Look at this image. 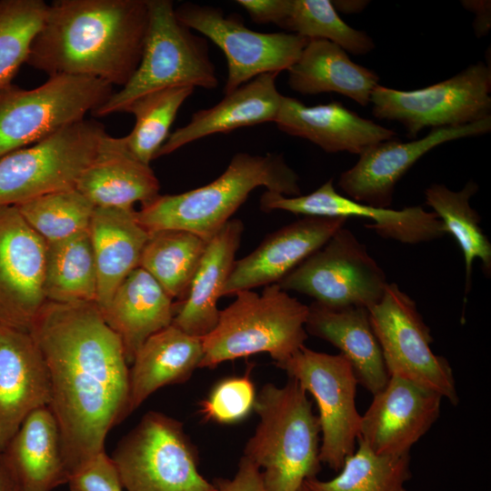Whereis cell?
Returning <instances> with one entry per match:
<instances>
[{
    "instance_id": "6da1fadb",
    "label": "cell",
    "mask_w": 491,
    "mask_h": 491,
    "mask_svg": "<svg viewBox=\"0 0 491 491\" xmlns=\"http://www.w3.org/2000/svg\"><path fill=\"white\" fill-rule=\"evenodd\" d=\"M49 372L51 408L69 476L105 451L129 412V367L95 303L46 301L30 330Z\"/></svg>"
},
{
    "instance_id": "7a4b0ae2",
    "label": "cell",
    "mask_w": 491,
    "mask_h": 491,
    "mask_svg": "<svg viewBox=\"0 0 491 491\" xmlns=\"http://www.w3.org/2000/svg\"><path fill=\"white\" fill-rule=\"evenodd\" d=\"M147 0H55L48 4L26 64L46 73L124 86L141 59Z\"/></svg>"
},
{
    "instance_id": "3957f363",
    "label": "cell",
    "mask_w": 491,
    "mask_h": 491,
    "mask_svg": "<svg viewBox=\"0 0 491 491\" xmlns=\"http://www.w3.org/2000/svg\"><path fill=\"white\" fill-rule=\"evenodd\" d=\"M286 196L301 195L298 175L281 155L235 154L211 183L175 195H159L136 211L148 232L176 229L209 242L257 187Z\"/></svg>"
},
{
    "instance_id": "277c9868",
    "label": "cell",
    "mask_w": 491,
    "mask_h": 491,
    "mask_svg": "<svg viewBox=\"0 0 491 491\" xmlns=\"http://www.w3.org/2000/svg\"><path fill=\"white\" fill-rule=\"evenodd\" d=\"M258 423L244 456L262 472L266 491H299L321 469L320 426L307 393L294 379L256 394Z\"/></svg>"
},
{
    "instance_id": "5b68a950",
    "label": "cell",
    "mask_w": 491,
    "mask_h": 491,
    "mask_svg": "<svg viewBox=\"0 0 491 491\" xmlns=\"http://www.w3.org/2000/svg\"><path fill=\"white\" fill-rule=\"evenodd\" d=\"M308 306L283 290L278 284L262 293L243 290L220 310L215 327L202 337L199 368L267 353L278 367L305 346Z\"/></svg>"
},
{
    "instance_id": "8992f818",
    "label": "cell",
    "mask_w": 491,
    "mask_h": 491,
    "mask_svg": "<svg viewBox=\"0 0 491 491\" xmlns=\"http://www.w3.org/2000/svg\"><path fill=\"white\" fill-rule=\"evenodd\" d=\"M148 25L140 62L128 82L91 114L125 112L136 98L170 87L218 85L207 42L176 17L170 0H147Z\"/></svg>"
},
{
    "instance_id": "52a82bcc",
    "label": "cell",
    "mask_w": 491,
    "mask_h": 491,
    "mask_svg": "<svg viewBox=\"0 0 491 491\" xmlns=\"http://www.w3.org/2000/svg\"><path fill=\"white\" fill-rule=\"evenodd\" d=\"M111 458L125 491H217L199 472L183 424L160 412L145 413Z\"/></svg>"
},
{
    "instance_id": "ba28073f",
    "label": "cell",
    "mask_w": 491,
    "mask_h": 491,
    "mask_svg": "<svg viewBox=\"0 0 491 491\" xmlns=\"http://www.w3.org/2000/svg\"><path fill=\"white\" fill-rule=\"evenodd\" d=\"M105 134L100 123L83 119L0 156V205L75 188Z\"/></svg>"
},
{
    "instance_id": "9c48e42d",
    "label": "cell",
    "mask_w": 491,
    "mask_h": 491,
    "mask_svg": "<svg viewBox=\"0 0 491 491\" xmlns=\"http://www.w3.org/2000/svg\"><path fill=\"white\" fill-rule=\"evenodd\" d=\"M113 92L105 81L71 75L49 76L33 89L0 90V156L85 119Z\"/></svg>"
},
{
    "instance_id": "30bf717a",
    "label": "cell",
    "mask_w": 491,
    "mask_h": 491,
    "mask_svg": "<svg viewBox=\"0 0 491 491\" xmlns=\"http://www.w3.org/2000/svg\"><path fill=\"white\" fill-rule=\"evenodd\" d=\"M368 312L389 376L412 382L456 406L459 396L452 367L432 351L431 331L416 302L396 284L388 283Z\"/></svg>"
},
{
    "instance_id": "8fae6325",
    "label": "cell",
    "mask_w": 491,
    "mask_h": 491,
    "mask_svg": "<svg viewBox=\"0 0 491 491\" xmlns=\"http://www.w3.org/2000/svg\"><path fill=\"white\" fill-rule=\"evenodd\" d=\"M490 94L491 69L479 61L421 89L404 91L378 85L370 103L376 118L400 123L414 138L426 127L457 126L491 116Z\"/></svg>"
},
{
    "instance_id": "7c38bea8",
    "label": "cell",
    "mask_w": 491,
    "mask_h": 491,
    "mask_svg": "<svg viewBox=\"0 0 491 491\" xmlns=\"http://www.w3.org/2000/svg\"><path fill=\"white\" fill-rule=\"evenodd\" d=\"M277 284L325 306L369 309L380 301L388 282L366 246L343 226Z\"/></svg>"
},
{
    "instance_id": "4fadbf2b",
    "label": "cell",
    "mask_w": 491,
    "mask_h": 491,
    "mask_svg": "<svg viewBox=\"0 0 491 491\" xmlns=\"http://www.w3.org/2000/svg\"><path fill=\"white\" fill-rule=\"evenodd\" d=\"M315 399L321 443L319 459L338 472L356 450L361 415L356 406L358 382L349 361L302 346L278 366Z\"/></svg>"
},
{
    "instance_id": "5bb4252c",
    "label": "cell",
    "mask_w": 491,
    "mask_h": 491,
    "mask_svg": "<svg viewBox=\"0 0 491 491\" xmlns=\"http://www.w3.org/2000/svg\"><path fill=\"white\" fill-rule=\"evenodd\" d=\"M175 10L183 25L205 35L225 54V95L260 75L288 70L309 40L292 33L251 30L218 7L184 3Z\"/></svg>"
},
{
    "instance_id": "9a60e30c",
    "label": "cell",
    "mask_w": 491,
    "mask_h": 491,
    "mask_svg": "<svg viewBox=\"0 0 491 491\" xmlns=\"http://www.w3.org/2000/svg\"><path fill=\"white\" fill-rule=\"evenodd\" d=\"M46 242L13 205H0V324L29 332L46 302Z\"/></svg>"
},
{
    "instance_id": "2e32d148",
    "label": "cell",
    "mask_w": 491,
    "mask_h": 491,
    "mask_svg": "<svg viewBox=\"0 0 491 491\" xmlns=\"http://www.w3.org/2000/svg\"><path fill=\"white\" fill-rule=\"evenodd\" d=\"M490 130L488 116L467 125L433 128L423 138L410 142L394 138L379 143L360 154L355 165L340 175L337 185L354 201L389 208L396 183L424 155L444 143Z\"/></svg>"
},
{
    "instance_id": "e0dca14e",
    "label": "cell",
    "mask_w": 491,
    "mask_h": 491,
    "mask_svg": "<svg viewBox=\"0 0 491 491\" xmlns=\"http://www.w3.org/2000/svg\"><path fill=\"white\" fill-rule=\"evenodd\" d=\"M260 209L269 213L283 210L304 216L367 218L373 221L366 227L386 239L416 245L432 241L446 235L445 227L433 212L421 206H408L401 210L374 207L354 201L338 194L333 179L316 190L297 196H286L266 191L260 197Z\"/></svg>"
},
{
    "instance_id": "ac0fdd59",
    "label": "cell",
    "mask_w": 491,
    "mask_h": 491,
    "mask_svg": "<svg viewBox=\"0 0 491 491\" xmlns=\"http://www.w3.org/2000/svg\"><path fill=\"white\" fill-rule=\"evenodd\" d=\"M442 399L412 382L389 376L361 415L357 438L378 455H407L439 417Z\"/></svg>"
},
{
    "instance_id": "d6986e66",
    "label": "cell",
    "mask_w": 491,
    "mask_h": 491,
    "mask_svg": "<svg viewBox=\"0 0 491 491\" xmlns=\"http://www.w3.org/2000/svg\"><path fill=\"white\" fill-rule=\"evenodd\" d=\"M346 221V217L303 216L270 233L250 254L235 261L222 296L277 284Z\"/></svg>"
},
{
    "instance_id": "ffe728a7",
    "label": "cell",
    "mask_w": 491,
    "mask_h": 491,
    "mask_svg": "<svg viewBox=\"0 0 491 491\" xmlns=\"http://www.w3.org/2000/svg\"><path fill=\"white\" fill-rule=\"evenodd\" d=\"M50 401L49 372L34 338L0 324V453L25 418Z\"/></svg>"
},
{
    "instance_id": "44dd1931",
    "label": "cell",
    "mask_w": 491,
    "mask_h": 491,
    "mask_svg": "<svg viewBox=\"0 0 491 491\" xmlns=\"http://www.w3.org/2000/svg\"><path fill=\"white\" fill-rule=\"evenodd\" d=\"M275 123L282 132L306 139L326 153L359 155L397 136L394 130L359 116L337 101L307 106L294 97L284 96Z\"/></svg>"
},
{
    "instance_id": "7402d4cb",
    "label": "cell",
    "mask_w": 491,
    "mask_h": 491,
    "mask_svg": "<svg viewBox=\"0 0 491 491\" xmlns=\"http://www.w3.org/2000/svg\"><path fill=\"white\" fill-rule=\"evenodd\" d=\"M277 75H260L225 94L214 106L194 113L185 125L169 135L156 158L205 136L275 123L284 98L276 87Z\"/></svg>"
},
{
    "instance_id": "603a6c76",
    "label": "cell",
    "mask_w": 491,
    "mask_h": 491,
    "mask_svg": "<svg viewBox=\"0 0 491 491\" xmlns=\"http://www.w3.org/2000/svg\"><path fill=\"white\" fill-rule=\"evenodd\" d=\"M75 189L95 207L133 208L158 196L160 184L150 165L135 157L123 137L108 134L79 177Z\"/></svg>"
},
{
    "instance_id": "cb8c5ba5",
    "label": "cell",
    "mask_w": 491,
    "mask_h": 491,
    "mask_svg": "<svg viewBox=\"0 0 491 491\" xmlns=\"http://www.w3.org/2000/svg\"><path fill=\"white\" fill-rule=\"evenodd\" d=\"M306 330L339 349L351 364L358 385L373 396L386 386L389 375L367 308L328 307L313 302L308 306Z\"/></svg>"
},
{
    "instance_id": "d4e9b609",
    "label": "cell",
    "mask_w": 491,
    "mask_h": 491,
    "mask_svg": "<svg viewBox=\"0 0 491 491\" xmlns=\"http://www.w3.org/2000/svg\"><path fill=\"white\" fill-rule=\"evenodd\" d=\"M244 225L231 219L207 243L185 298L176 303L172 325L185 333L204 337L216 326L217 301L232 271Z\"/></svg>"
},
{
    "instance_id": "484cf974",
    "label": "cell",
    "mask_w": 491,
    "mask_h": 491,
    "mask_svg": "<svg viewBox=\"0 0 491 491\" xmlns=\"http://www.w3.org/2000/svg\"><path fill=\"white\" fill-rule=\"evenodd\" d=\"M100 312L120 338L127 363L131 364L147 338L172 325L176 304L152 276L138 266Z\"/></svg>"
},
{
    "instance_id": "4316f807",
    "label": "cell",
    "mask_w": 491,
    "mask_h": 491,
    "mask_svg": "<svg viewBox=\"0 0 491 491\" xmlns=\"http://www.w3.org/2000/svg\"><path fill=\"white\" fill-rule=\"evenodd\" d=\"M135 213L134 208L95 207L88 232L97 273L95 304L100 310L139 266L149 233L139 224Z\"/></svg>"
},
{
    "instance_id": "83f0119b",
    "label": "cell",
    "mask_w": 491,
    "mask_h": 491,
    "mask_svg": "<svg viewBox=\"0 0 491 491\" xmlns=\"http://www.w3.org/2000/svg\"><path fill=\"white\" fill-rule=\"evenodd\" d=\"M3 453L21 491H52L67 483L59 426L48 406L25 418Z\"/></svg>"
},
{
    "instance_id": "f1b7e54d",
    "label": "cell",
    "mask_w": 491,
    "mask_h": 491,
    "mask_svg": "<svg viewBox=\"0 0 491 491\" xmlns=\"http://www.w3.org/2000/svg\"><path fill=\"white\" fill-rule=\"evenodd\" d=\"M203 355L202 339L174 325L147 338L129 368L130 414L159 388L186 382Z\"/></svg>"
},
{
    "instance_id": "f546056e",
    "label": "cell",
    "mask_w": 491,
    "mask_h": 491,
    "mask_svg": "<svg viewBox=\"0 0 491 491\" xmlns=\"http://www.w3.org/2000/svg\"><path fill=\"white\" fill-rule=\"evenodd\" d=\"M289 87L302 95L337 93L361 106L370 104L379 76L354 63L337 45L309 39L296 63L287 70Z\"/></svg>"
},
{
    "instance_id": "4dcf8cb0",
    "label": "cell",
    "mask_w": 491,
    "mask_h": 491,
    "mask_svg": "<svg viewBox=\"0 0 491 491\" xmlns=\"http://www.w3.org/2000/svg\"><path fill=\"white\" fill-rule=\"evenodd\" d=\"M44 295L54 303H95L97 273L88 230L46 243Z\"/></svg>"
},
{
    "instance_id": "1f68e13d",
    "label": "cell",
    "mask_w": 491,
    "mask_h": 491,
    "mask_svg": "<svg viewBox=\"0 0 491 491\" xmlns=\"http://www.w3.org/2000/svg\"><path fill=\"white\" fill-rule=\"evenodd\" d=\"M478 185L469 180L460 191H453L445 185L434 184L425 190L426 204L442 222L446 233L450 234L460 246L466 269L465 295L471 288L473 264L482 262L486 276L491 274V243L480 226V216L469 200Z\"/></svg>"
},
{
    "instance_id": "d6a6232c",
    "label": "cell",
    "mask_w": 491,
    "mask_h": 491,
    "mask_svg": "<svg viewBox=\"0 0 491 491\" xmlns=\"http://www.w3.org/2000/svg\"><path fill=\"white\" fill-rule=\"evenodd\" d=\"M207 243L184 230L165 229L149 233L139 267L152 276L173 300L181 302Z\"/></svg>"
},
{
    "instance_id": "836d02e7",
    "label": "cell",
    "mask_w": 491,
    "mask_h": 491,
    "mask_svg": "<svg viewBox=\"0 0 491 491\" xmlns=\"http://www.w3.org/2000/svg\"><path fill=\"white\" fill-rule=\"evenodd\" d=\"M358 447L346 456L339 473L329 480L316 477L305 481L309 491H406L411 477L410 456L375 453L361 439Z\"/></svg>"
},
{
    "instance_id": "e575fe53",
    "label": "cell",
    "mask_w": 491,
    "mask_h": 491,
    "mask_svg": "<svg viewBox=\"0 0 491 491\" xmlns=\"http://www.w3.org/2000/svg\"><path fill=\"white\" fill-rule=\"evenodd\" d=\"M194 89L189 86L161 89L136 98L126 107L125 112L133 114L135 123L123 139L135 157L146 165L156 158L178 110Z\"/></svg>"
},
{
    "instance_id": "d590c367",
    "label": "cell",
    "mask_w": 491,
    "mask_h": 491,
    "mask_svg": "<svg viewBox=\"0 0 491 491\" xmlns=\"http://www.w3.org/2000/svg\"><path fill=\"white\" fill-rule=\"evenodd\" d=\"M278 26L306 39L327 40L353 55H366L375 48L366 33L343 21L330 0H289Z\"/></svg>"
},
{
    "instance_id": "8d00e7d4",
    "label": "cell",
    "mask_w": 491,
    "mask_h": 491,
    "mask_svg": "<svg viewBox=\"0 0 491 491\" xmlns=\"http://www.w3.org/2000/svg\"><path fill=\"white\" fill-rule=\"evenodd\" d=\"M46 243L87 231L95 205L75 188L44 195L15 205Z\"/></svg>"
},
{
    "instance_id": "74e56055",
    "label": "cell",
    "mask_w": 491,
    "mask_h": 491,
    "mask_svg": "<svg viewBox=\"0 0 491 491\" xmlns=\"http://www.w3.org/2000/svg\"><path fill=\"white\" fill-rule=\"evenodd\" d=\"M47 5L43 0L0 1V90L12 85L19 68L26 63Z\"/></svg>"
},
{
    "instance_id": "f35d334b",
    "label": "cell",
    "mask_w": 491,
    "mask_h": 491,
    "mask_svg": "<svg viewBox=\"0 0 491 491\" xmlns=\"http://www.w3.org/2000/svg\"><path fill=\"white\" fill-rule=\"evenodd\" d=\"M256 392L249 373L218 381L199 402L204 420L223 425L238 423L254 411Z\"/></svg>"
},
{
    "instance_id": "ab89813d",
    "label": "cell",
    "mask_w": 491,
    "mask_h": 491,
    "mask_svg": "<svg viewBox=\"0 0 491 491\" xmlns=\"http://www.w3.org/2000/svg\"><path fill=\"white\" fill-rule=\"evenodd\" d=\"M66 484L70 491H124L115 465L105 451L74 471Z\"/></svg>"
},
{
    "instance_id": "60d3db41",
    "label": "cell",
    "mask_w": 491,
    "mask_h": 491,
    "mask_svg": "<svg viewBox=\"0 0 491 491\" xmlns=\"http://www.w3.org/2000/svg\"><path fill=\"white\" fill-rule=\"evenodd\" d=\"M214 483L217 491H266L261 469L244 456L233 478Z\"/></svg>"
},
{
    "instance_id": "b9f144b4",
    "label": "cell",
    "mask_w": 491,
    "mask_h": 491,
    "mask_svg": "<svg viewBox=\"0 0 491 491\" xmlns=\"http://www.w3.org/2000/svg\"><path fill=\"white\" fill-rule=\"evenodd\" d=\"M251 20L256 24L273 23L276 25L286 15L289 0H237Z\"/></svg>"
},
{
    "instance_id": "7bdbcfd3",
    "label": "cell",
    "mask_w": 491,
    "mask_h": 491,
    "mask_svg": "<svg viewBox=\"0 0 491 491\" xmlns=\"http://www.w3.org/2000/svg\"><path fill=\"white\" fill-rule=\"evenodd\" d=\"M467 10L476 14L473 23L475 33L478 37L488 34L491 27L490 1H462Z\"/></svg>"
},
{
    "instance_id": "ee69618b",
    "label": "cell",
    "mask_w": 491,
    "mask_h": 491,
    "mask_svg": "<svg viewBox=\"0 0 491 491\" xmlns=\"http://www.w3.org/2000/svg\"><path fill=\"white\" fill-rule=\"evenodd\" d=\"M0 491H21L17 478L3 452L0 453Z\"/></svg>"
},
{
    "instance_id": "f6af8a7d",
    "label": "cell",
    "mask_w": 491,
    "mask_h": 491,
    "mask_svg": "<svg viewBox=\"0 0 491 491\" xmlns=\"http://www.w3.org/2000/svg\"><path fill=\"white\" fill-rule=\"evenodd\" d=\"M331 2L335 9L343 14L360 13L369 3V1L365 0H334Z\"/></svg>"
},
{
    "instance_id": "bcb514c9",
    "label": "cell",
    "mask_w": 491,
    "mask_h": 491,
    "mask_svg": "<svg viewBox=\"0 0 491 491\" xmlns=\"http://www.w3.org/2000/svg\"><path fill=\"white\" fill-rule=\"evenodd\" d=\"M299 491H309V490L307 489V487L304 484V486L299 489Z\"/></svg>"
}]
</instances>
